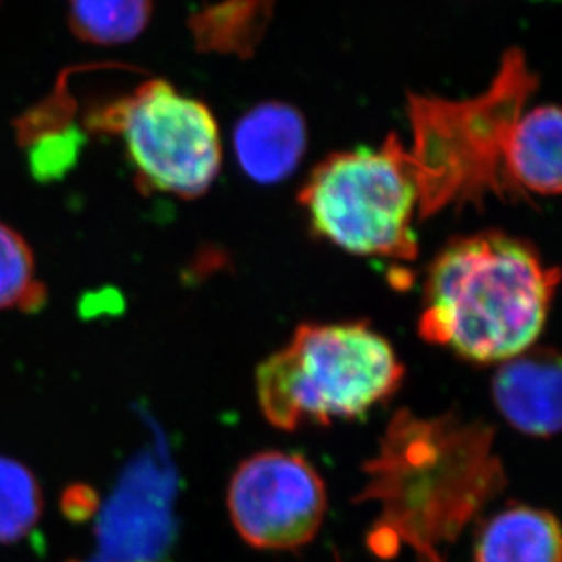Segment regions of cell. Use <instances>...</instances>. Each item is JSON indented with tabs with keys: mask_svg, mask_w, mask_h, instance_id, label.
Here are the masks:
<instances>
[{
	"mask_svg": "<svg viewBox=\"0 0 562 562\" xmlns=\"http://www.w3.org/2000/svg\"><path fill=\"white\" fill-rule=\"evenodd\" d=\"M494 439V428L481 420L398 409L362 467L368 479L357 503L379 504L370 550L384 559L409 550L420 562H446V548L506 486Z\"/></svg>",
	"mask_w": 562,
	"mask_h": 562,
	"instance_id": "1",
	"label": "cell"
},
{
	"mask_svg": "<svg viewBox=\"0 0 562 562\" xmlns=\"http://www.w3.org/2000/svg\"><path fill=\"white\" fill-rule=\"evenodd\" d=\"M559 270L525 240L484 232L451 240L428 270L419 335L477 364L525 353L547 324Z\"/></svg>",
	"mask_w": 562,
	"mask_h": 562,
	"instance_id": "2",
	"label": "cell"
},
{
	"mask_svg": "<svg viewBox=\"0 0 562 562\" xmlns=\"http://www.w3.org/2000/svg\"><path fill=\"white\" fill-rule=\"evenodd\" d=\"M537 90L519 48L509 49L488 90L467 101L409 95L412 146L406 160L419 190V217L488 195L522 201L508 176L515 126Z\"/></svg>",
	"mask_w": 562,
	"mask_h": 562,
	"instance_id": "3",
	"label": "cell"
},
{
	"mask_svg": "<svg viewBox=\"0 0 562 562\" xmlns=\"http://www.w3.org/2000/svg\"><path fill=\"white\" fill-rule=\"evenodd\" d=\"M403 376L392 345L367 324H301L257 368V401L270 425L295 431L367 414Z\"/></svg>",
	"mask_w": 562,
	"mask_h": 562,
	"instance_id": "4",
	"label": "cell"
},
{
	"mask_svg": "<svg viewBox=\"0 0 562 562\" xmlns=\"http://www.w3.org/2000/svg\"><path fill=\"white\" fill-rule=\"evenodd\" d=\"M315 234L362 257L414 260L419 190L404 144L390 135L381 148L367 146L329 155L299 193Z\"/></svg>",
	"mask_w": 562,
	"mask_h": 562,
	"instance_id": "5",
	"label": "cell"
},
{
	"mask_svg": "<svg viewBox=\"0 0 562 562\" xmlns=\"http://www.w3.org/2000/svg\"><path fill=\"white\" fill-rule=\"evenodd\" d=\"M123 135L144 187L181 199L204 195L223 162L218 124L206 104L149 80L101 115Z\"/></svg>",
	"mask_w": 562,
	"mask_h": 562,
	"instance_id": "6",
	"label": "cell"
},
{
	"mask_svg": "<svg viewBox=\"0 0 562 562\" xmlns=\"http://www.w3.org/2000/svg\"><path fill=\"white\" fill-rule=\"evenodd\" d=\"M235 530L259 550H297L323 526L326 488L303 456L260 451L240 462L229 481Z\"/></svg>",
	"mask_w": 562,
	"mask_h": 562,
	"instance_id": "7",
	"label": "cell"
},
{
	"mask_svg": "<svg viewBox=\"0 0 562 562\" xmlns=\"http://www.w3.org/2000/svg\"><path fill=\"white\" fill-rule=\"evenodd\" d=\"M494 398L504 419L531 437L561 428V362L553 350L520 353L495 373Z\"/></svg>",
	"mask_w": 562,
	"mask_h": 562,
	"instance_id": "8",
	"label": "cell"
},
{
	"mask_svg": "<svg viewBox=\"0 0 562 562\" xmlns=\"http://www.w3.org/2000/svg\"><path fill=\"white\" fill-rule=\"evenodd\" d=\"M240 170L262 187L277 184L297 170L306 151V123L284 102H265L240 119L234 132Z\"/></svg>",
	"mask_w": 562,
	"mask_h": 562,
	"instance_id": "9",
	"label": "cell"
},
{
	"mask_svg": "<svg viewBox=\"0 0 562 562\" xmlns=\"http://www.w3.org/2000/svg\"><path fill=\"white\" fill-rule=\"evenodd\" d=\"M561 112L547 104L520 115L508 151V176L522 201L561 191Z\"/></svg>",
	"mask_w": 562,
	"mask_h": 562,
	"instance_id": "10",
	"label": "cell"
},
{
	"mask_svg": "<svg viewBox=\"0 0 562 562\" xmlns=\"http://www.w3.org/2000/svg\"><path fill=\"white\" fill-rule=\"evenodd\" d=\"M559 522L547 509L512 506L479 533L475 562H561Z\"/></svg>",
	"mask_w": 562,
	"mask_h": 562,
	"instance_id": "11",
	"label": "cell"
},
{
	"mask_svg": "<svg viewBox=\"0 0 562 562\" xmlns=\"http://www.w3.org/2000/svg\"><path fill=\"white\" fill-rule=\"evenodd\" d=\"M276 0H223L188 21L196 49L204 54L251 57L266 33Z\"/></svg>",
	"mask_w": 562,
	"mask_h": 562,
	"instance_id": "12",
	"label": "cell"
},
{
	"mask_svg": "<svg viewBox=\"0 0 562 562\" xmlns=\"http://www.w3.org/2000/svg\"><path fill=\"white\" fill-rule=\"evenodd\" d=\"M154 13V0H69L68 24L75 37L93 46H119L140 37Z\"/></svg>",
	"mask_w": 562,
	"mask_h": 562,
	"instance_id": "13",
	"label": "cell"
},
{
	"mask_svg": "<svg viewBox=\"0 0 562 562\" xmlns=\"http://www.w3.org/2000/svg\"><path fill=\"white\" fill-rule=\"evenodd\" d=\"M44 290L35 281V257L26 239L0 223V312L38 304Z\"/></svg>",
	"mask_w": 562,
	"mask_h": 562,
	"instance_id": "14",
	"label": "cell"
},
{
	"mask_svg": "<svg viewBox=\"0 0 562 562\" xmlns=\"http://www.w3.org/2000/svg\"><path fill=\"white\" fill-rule=\"evenodd\" d=\"M38 488L26 468L0 459V542L24 536L38 517Z\"/></svg>",
	"mask_w": 562,
	"mask_h": 562,
	"instance_id": "15",
	"label": "cell"
}]
</instances>
